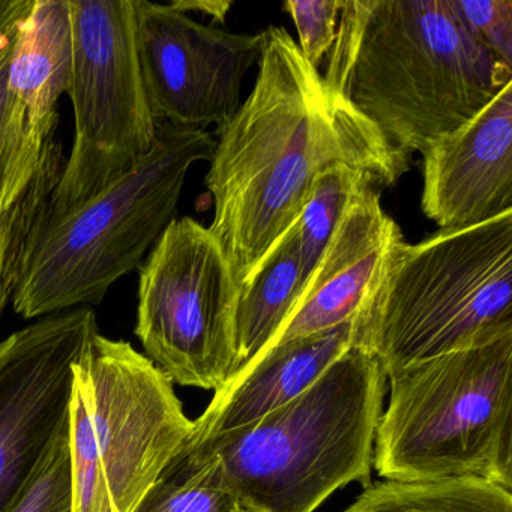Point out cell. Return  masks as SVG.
<instances>
[{
  "label": "cell",
  "mask_w": 512,
  "mask_h": 512,
  "mask_svg": "<svg viewBox=\"0 0 512 512\" xmlns=\"http://www.w3.org/2000/svg\"><path fill=\"white\" fill-rule=\"evenodd\" d=\"M253 91L217 127L205 184L212 233L239 289L295 226L314 179L347 164L383 188L409 169L379 131L328 91L289 31L269 26Z\"/></svg>",
  "instance_id": "6da1fadb"
},
{
  "label": "cell",
  "mask_w": 512,
  "mask_h": 512,
  "mask_svg": "<svg viewBox=\"0 0 512 512\" xmlns=\"http://www.w3.org/2000/svg\"><path fill=\"white\" fill-rule=\"evenodd\" d=\"M322 77L410 160L478 115L512 68L470 37L449 0H344Z\"/></svg>",
  "instance_id": "7a4b0ae2"
},
{
  "label": "cell",
  "mask_w": 512,
  "mask_h": 512,
  "mask_svg": "<svg viewBox=\"0 0 512 512\" xmlns=\"http://www.w3.org/2000/svg\"><path fill=\"white\" fill-rule=\"evenodd\" d=\"M386 376L353 344L307 391L235 430L185 443L170 466L224 488L247 512H314L371 484Z\"/></svg>",
  "instance_id": "3957f363"
},
{
  "label": "cell",
  "mask_w": 512,
  "mask_h": 512,
  "mask_svg": "<svg viewBox=\"0 0 512 512\" xmlns=\"http://www.w3.org/2000/svg\"><path fill=\"white\" fill-rule=\"evenodd\" d=\"M355 322L386 379L512 334V212L395 242Z\"/></svg>",
  "instance_id": "277c9868"
},
{
  "label": "cell",
  "mask_w": 512,
  "mask_h": 512,
  "mask_svg": "<svg viewBox=\"0 0 512 512\" xmlns=\"http://www.w3.org/2000/svg\"><path fill=\"white\" fill-rule=\"evenodd\" d=\"M214 149L206 130L157 121L154 146L125 175L58 217L47 205L20 256L16 313L34 319L103 301L175 220L191 166Z\"/></svg>",
  "instance_id": "5b68a950"
},
{
  "label": "cell",
  "mask_w": 512,
  "mask_h": 512,
  "mask_svg": "<svg viewBox=\"0 0 512 512\" xmlns=\"http://www.w3.org/2000/svg\"><path fill=\"white\" fill-rule=\"evenodd\" d=\"M373 467L403 482L473 478L512 487V334L391 377Z\"/></svg>",
  "instance_id": "8992f818"
},
{
  "label": "cell",
  "mask_w": 512,
  "mask_h": 512,
  "mask_svg": "<svg viewBox=\"0 0 512 512\" xmlns=\"http://www.w3.org/2000/svg\"><path fill=\"white\" fill-rule=\"evenodd\" d=\"M191 431L172 380L127 341L95 332L68 406L73 512H137Z\"/></svg>",
  "instance_id": "52a82bcc"
},
{
  "label": "cell",
  "mask_w": 512,
  "mask_h": 512,
  "mask_svg": "<svg viewBox=\"0 0 512 512\" xmlns=\"http://www.w3.org/2000/svg\"><path fill=\"white\" fill-rule=\"evenodd\" d=\"M76 137L50 197L65 214L109 187L149 154L157 139L136 47L133 0H70Z\"/></svg>",
  "instance_id": "ba28073f"
},
{
  "label": "cell",
  "mask_w": 512,
  "mask_h": 512,
  "mask_svg": "<svg viewBox=\"0 0 512 512\" xmlns=\"http://www.w3.org/2000/svg\"><path fill=\"white\" fill-rule=\"evenodd\" d=\"M239 290L209 229L188 217L164 229L140 269L136 335L172 383L217 391L238 371Z\"/></svg>",
  "instance_id": "9c48e42d"
},
{
  "label": "cell",
  "mask_w": 512,
  "mask_h": 512,
  "mask_svg": "<svg viewBox=\"0 0 512 512\" xmlns=\"http://www.w3.org/2000/svg\"><path fill=\"white\" fill-rule=\"evenodd\" d=\"M133 5L137 56L155 121L197 130L226 124L241 106L245 76L262 58L265 31L232 34L170 4Z\"/></svg>",
  "instance_id": "30bf717a"
},
{
  "label": "cell",
  "mask_w": 512,
  "mask_h": 512,
  "mask_svg": "<svg viewBox=\"0 0 512 512\" xmlns=\"http://www.w3.org/2000/svg\"><path fill=\"white\" fill-rule=\"evenodd\" d=\"M95 332L94 311L79 307L0 343V512H8L67 427L73 367Z\"/></svg>",
  "instance_id": "8fae6325"
},
{
  "label": "cell",
  "mask_w": 512,
  "mask_h": 512,
  "mask_svg": "<svg viewBox=\"0 0 512 512\" xmlns=\"http://www.w3.org/2000/svg\"><path fill=\"white\" fill-rule=\"evenodd\" d=\"M422 157L421 208L440 230L512 212V82Z\"/></svg>",
  "instance_id": "7c38bea8"
},
{
  "label": "cell",
  "mask_w": 512,
  "mask_h": 512,
  "mask_svg": "<svg viewBox=\"0 0 512 512\" xmlns=\"http://www.w3.org/2000/svg\"><path fill=\"white\" fill-rule=\"evenodd\" d=\"M401 238L400 227L383 209L380 188L376 185L362 188L308 280L292 316L268 349L355 319L370 296L391 248Z\"/></svg>",
  "instance_id": "4fadbf2b"
},
{
  "label": "cell",
  "mask_w": 512,
  "mask_h": 512,
  "mask_svg": "<svg viewBox=\"0 0 512 512\" xmlns=\"http://www.w3.org/2000/svg\"><path fill=\"white\" fill-rule=\"evenodd\" d=\"M355 319L278 344L239 368L193 421L188 442L235 430L295 400L355 344Z\"/></svg>",
  "instance_id": "5bb4252c"
},
{
  "label": "cell",
  "mask_w": 512,
  "mask_h": 512,
  "mask_svg": "<svg viewBox=\"0 0 512 512\" xmlns=\"http://www.w3.org/2000/svg\"><path fill=\"white\" fill-rule=\"evenodd\" d=\"M73 68L70 0H34L17 25L8 64V88L34 127L55 133L56 103L70 92Z\"/></svg>",
  "instance_id": "9a60e30c"
},
{
  "label": "cell",
  "mask_w": 512,
  "mask_h": 512,
  "mask_svg": "<svg viewBox=\"0 0 512 512\" xmlns=\"http://www.w3.org/2000/svg\"><path fill=\"white\" fill-rule=\"evenodd\" d=\"M304 289L298 233L293 226L239 290L235 317L239 368L268 349Z\"/></svg>",
  "instance_id": "2e32d148"
},
{
  "label": "cell",
  "mask_w": 512,
  "mask_h": 512,
  "mask_svg": "<svg viewBox=\"0 0 512 512\" xmlns=\"http://www.w3.org/2000/svg\"><path fill=\"white\" fill-rule=\"evenodd\" d=\"M341 512H512L508 488L482 479L385 481L364 488Z\"/></svg>",
  "instance_id": "e0dca14e"
},
{
  "label": "cell",
  "mask_w": 512,
  "mask_h": 512,
  "mask_svg": "<svg viewBox=\"0 0 512 512\" xmlns=\"http://www.w3.org/2000/svg\"><path fill=\"white\" fill-rule=\"evenodd\" d=\"M11 46L0 52V215L13 209L40 175L53 142V133L34 127L8 88Z\"/></svg>",
  "instance_id": "ac0fdd59"
},
{
  "label": "cell",
  "mask_w": 512,
  "mask_h": 512,
  "mask_svg": "<svg viewBox=\"0 0 512 512\" xmlns=\"http://www.w3.org/2000/svg\"><path fill=\"white\" fill-rule=\"evenodd\" d=\"M368 185H376L380 190L383 188L371 173L347 164L329 167L314 179L295 223L305 287L325 256L326 248L353 199Z\"/></svg>",
  "instance_id": "d6986e66"
},
{
  "label": "cell",
  "mask_w": 512,
  "mask_h": 512,
  "mask_svg": "<svg viewBox=\"0 0 512 512\" xmlns=\"http://www.w3.org/2000/svg\"><path fill=\"white\" fill-rule=\"evenodd\" d=\"M61 173L62 157L59 146L52 142L49 157L40 175L16 206L7 214L0 215V317L13 296L17 268L26 238L41 212L49 205Z\"/></svg>",
  "instance_id": "ffe728a7"
},
{
  "label": "cell",
  "mask_w": 512,
  "mask_h": 512,
  "mask_svg": "<svg viewBox=\"0 0 512 512\" xmlns=\"http://www.w3.org/2000/svg\"><path fill=\"white\" fill-rule=\"evenodd\" d=\"M137 512H247L233 494L193 473L167 466Z\"/></svg>",
  "instance_id": "44dd1931"
},
{
  "label": "cell",
  "mask_w": 512,
  "mask_h": 512,
  "mask_svg": "<svg viewBox=\"0 0 512 512\" xmlns=\"http://www.w3.org/2000/svg\"><path fill=\"white\" fill-rule=\"evenodd\" d=\"M8 512H73L68 424L47 448Z\"/></svg>",
  "instance_id": "7402d4cb"
},
{
  "label": "cell",
  "mask_w": 512,
  "mask_h": 512,
  "mask_svg": "<svg viewBox=\"0 0 512 512\" xmlns=\"http://www.w3.org/2000/svg\"><path fill=\"white\" fill-rule=\"evenodd\" d=\"M449 5L470 37L512 68L511 0H449Z\"/></svg>",
  "instance_id": "603a6c76"
},
{
  "label": "cell",
  "mask_w": 512,
  "mask_h": 512,
  "mask_svg": "<svg viewBox=\"0 0 512 512\" xmlns=\"http://www.w3.org/2000/svg\"><path fill=\"white\" fill-rule=\"evenodd\" d=\"M341 7L343 2L338 0H289L284 4L298 29L299 50L317 70L334 46Z\"/></svg>",
  "instance_id": "cb8c5ba5"
},
{
  "label": "cell",
  "mask_w": 512,
  "mask_h": 512,
  "mask_svg": "<svg viewBox=\"0 0 512 512\" xmlns=\"http://www.w3.org/2000/svg\"><path fill=\"white\" fill-rule=\"evenodd\" d=\"M32 5L34 0H0V52L13 43L17 25Z\"/></svg>",
  "instance_id": "d4e9b609"
},
{
  "label": "cell",
  "mask_w": 512,
  "mask_h": 512,
  "mask_svg": "<svg viewBox=\"0 0 512 512\" xmlns=\"http://www.w3.org/2000/svg\"><path fill=\"white\" fill-rule=\"evenodd\" d=\"M173 8L182 13H202L211 17L214 23H226L227 14L233 7L232 0H173Z\"/></svg>",
  "instance_id": "484cf974"
}]
</instances>
